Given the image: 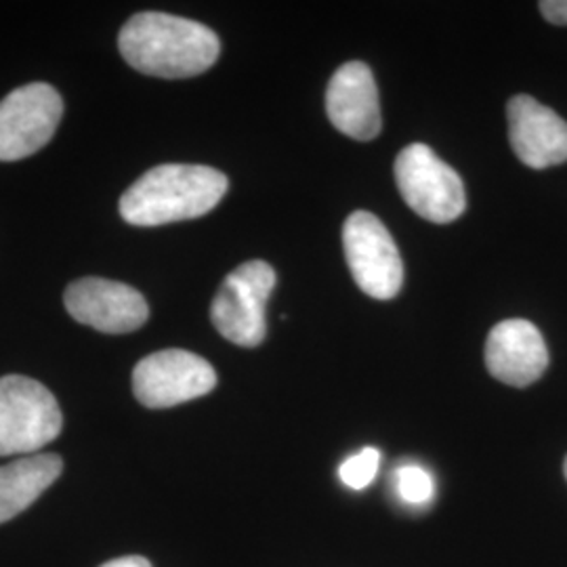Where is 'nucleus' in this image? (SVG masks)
I'll use <instances>...</instances> for the list:
<instances>
[{
  "instance_id": "obj_5",
  "label": "nucleus",
  "mask_w": 567,
  "mask_h": 567,
  "mask_svg": "<svg viewBox=\"0 0 567 567\" xmlns=\"http://www.w3.org/2000/svg\"><path fill=\"white\" fill-rule=\"evenodd\" d=\"M276 286V271L265 261H246L231 271L210 305L219 334L240 347H257L267 337L265 307Z\"/></svg>"
},
{
  "instance_id": "obj_16",
  "label": "nucleus",
  "mask_w": 567,
  "mask_h": 567,
  "mask_svg": "<svg viewBox=\"0 0 567 567\" xmlns=\"http://www.w3.org/2000/svg\"><path fill=\"white\" fill-rule=\"evenodd\" d=\"M540 13L555 25H567V0H545L540 2Z\"/></svg>"
},
{
  "instance_id": "obj_7",
  "label": "nucleus",
  "mask_w": 567,
  "mask_h": 567,
  "mask_svg": "<svg viewBox=\"0 0 567 567\" xmlns=\"http://www.w3.org/2000/svg\"><path fill=\"white\" fill-rule=\"evenodd\" d=\"M63 102L55 86L32 82L0 102V161L13 163L37 154L55 135Z\"/></svg>"
},
{
  "instance_id": "obj_2",
  "label": "nucleus",
  "mask_w": 567,
  "mask_h": 567,
  "mask_svg": "<svg viewBox=\"0 0 567 567\" xmlns=\"http://www.w3.org/2000/svg\"><path fill=\"white\" fill-rule=\"evenodd\" d=\"M227 185L224 173L210 166L161 164L122 194V219L137 227L198 219L224 200Z\"/></svg>"
},
{
  "instance_id": "obj_14",
  "label": "nucleus",
  "mask_w": 567,
  "mask_h": 567,
  "mask_svg": "<svg viewBox=\"0 0 567 567\" xmlns=\"http://www.w3.org/2000/svg\"><path fill=\"white\" fill-rule=\"evenodd\" d=\"M398 496L410 507H425L435 496L431 473L419 465H402L393 473Z\"/></svg>"
},
{
  "instance_id": "obj_9",
  "label": "nucleus",
  "mask_w": 567,
  "mask_h": 567,
  "mask_svg": "<svg viewBox=\"0 0 567 567\" xmlns=\"http://www.w3.org/2000/svg\"><path fill=\"white\" fill-rule=\"evenodd\" d=\"M63 303L76 322L107 334L140 330L150 318V307L140 290L105 278H82L70 284Z\"/></svg>"
},
{
  "instance_id": "obj_12",
  "label": "nucleus",
  "mask_w": 567,
  "mask_h": 567,
  "mask_svg": "<svg viewBox=\"0 0 567 567\" xmlns=\"http://www.w3.org/2000/svg\"><path fill=\"white\" fill-rule=\"evenodd\" d=\"M548 365V349L540 330L527 320H505L487 334V372L511 386L536 383Z\"/></svg>"
},
{
  "instance_id": "obj_4",
  "label": "nucleus",
  "mask_w": 567,
  "mask_h": 567,
  "mask_svg": "<svg viewBox=\"0 0 567 567\" xmlns=\"http://www.w3.org/2000/svg\"><path fill=\"white\" fill-rule=\"evenodd\" d=\"M395 183L404 203L431 224H452L465 213L463 179L425 143H412L400 152Z\"/></svg>"
},
{
  "instance_id": "obj_8",
  "label": "nucleus",
  "mask_w": 567,
  "mask_h": 567,
  "mask_svg": "<svg viewBox=\"0 0 567 567\" xmlns=\"http://www.w3.org/2000/svg\"><path fill=\"white\" fill-rule=\"evenodd\" d=\"M217 386V372L185 349H164L143 358L133 370V391L145 408H173L203 398Z\"/></svg>"
},
{
  "instance_id": "obj_10",
  "label": "nucleus",
  "mask_w": 567,
  "mask_h": 567,
  "mask_svg": "<svg viewBox=\"0 0 567 567\" xmlns=\"http://www.w3.org/2000/svg\"><path fill=\"white\" fill-rule=\"evenodd\" d=\"M328 118L347 137L370 142L381 133V103L372 70L362 61L341 65L326 91Z\"/></svg>"
},
{
  "instance_id": "obj_17",
  "label": "nucleus",
  "mask_w": 567,
  "mask_h": 567,
  "mask_svg": "<svg viewBox=\"0 0 567 567\" xmlns=\"http://www.w3.org/2000/svg\"><path fill=\"white\" fill-rule=\"evenodd\" d=\"M100 567H152V564L145 559V557H137V555H131V557H121V559H112L107 564H103Z\"/></svg>"
},
{
  "instance_id": "obj_11",
  "label": "nucleus",
  "mask_w": 567,
  "mask_h": 567,
  "mask_svg": "<svg viewBox=\"0 0 567 567\" xmlns=\"http://www.w3.org/2000/svg\"><path fill=\"white\" fill-rule=\"evenodd\" d=\"M508 140L529 168L567 163V122L529 95H515L507 105Z\"/></svg>"
},
{
  "instance_id": "obj_3",
  "label": "nucleus",
  "mask_w": 567,
  "mask_h": 567,
  "mask_svg": "<svg viewBox=\"0 0 567 567\" xmlns=\"http://www.w3.org/2000/svg\"><path fill=\"white\" fill-rule=\"evenodd\" d=\"M63 414L53 393L34 379H0V456L32 454L61 433Z\"/></svg>"
},
{
  "instance_id": "obj_18",
  "label": "nucleus",
  "mask_w": 567,
  "mask_h": 567,
  "mask_svg": "<svg viewBox=\"0 0 567 567\" xmlns=\"http://www.w3.org/2000/svg\"><path fill=\"white\" fill-rule=\"evenodd\" d=\"M564 473H566V480H567V458H566V463H564Z\"/></svg>"
},
{
  "instance_id": "obj_13",
  "label": "nucleus",
  "mask_w": 567,
  "mask_h": 567,
  "mask_svg": "<svg viewBox=\"0 0 567 567\" xmlns=\"http://www.w3.org/2000/svg\"><path fill=\"white\" fill-rule=\"evenodd\" d=\"M61 471L63 461L58 454H30L0 466V524L32 507L58 482Z\"/></svg>"
},
{
  "instance_id": "obj_1",
  "label": "nucleus",
  "mask_w": 567,
  "mask_h": 567,
  "mask_svg": "<svg viewBox=\"0 0 567 567\" xmlns=\"http://www.w3.org/2000/svg\"><path fill=\"white\" fill-rule=\"evenodd\" d=\"M118 49L137 72L175 81L206 72L219 60L221 41L198 21L145 11L122 25Z\"/></svg>"
},
{
  "instance_id": "obj_15",
  "label": "nucleus",
  "mask_w": 567,
  "mask_h": 567,
  "mask_svg": "<svg viewBox=\"0 0 567 567\" xmlns=\"http://www.w3.org/2000/svg\"><path fill=\"white\" fill-rule=\"evenodd\" d=\"M379 465H381V452L377 447H364L355 456H349L341 465L339 468L341 482L351 489H364L374 482Z\"/></svg>"
},
{
  "instance_id": "obj_6",
  "label": "nucleus",
  "mask_w": 567,
  "mask_h": 567,
  "mask_svg": "<svg viewBox=\"0 0 567 567\" xmlns=\"http://www.w3.org/2000/svg\"><path fill=\"white\" fill-rule=\"evenodd\" d=\"M344 259L362 292L389 301L404 284V264L389 229L368 210H355L343 227Z\"/></svg>"
}]
</instances>
